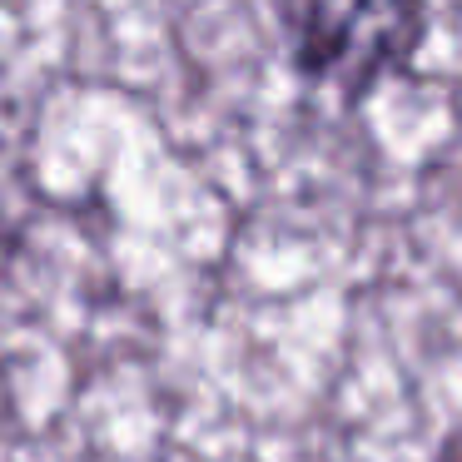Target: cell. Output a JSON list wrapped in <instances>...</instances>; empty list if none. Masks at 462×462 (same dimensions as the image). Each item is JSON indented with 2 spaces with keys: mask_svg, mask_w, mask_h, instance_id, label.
Segmentation results:
<instances>
[{
  "mask_svg": "<svg viewBox=\"0 0 462 462\" xmlns=\"http://www.w3.org/2000/svg\"><path fill=\"white\" fill-rule=\"evenodd\" d=\"M418 41L422 0H303L299 11V70L348 100L408 65Z\"/></svg>",
  "mask_w": 462,
  "mask_h": 462,
  "instance_id": "obj_1",
  "label": "cell"
}]
</instances>
